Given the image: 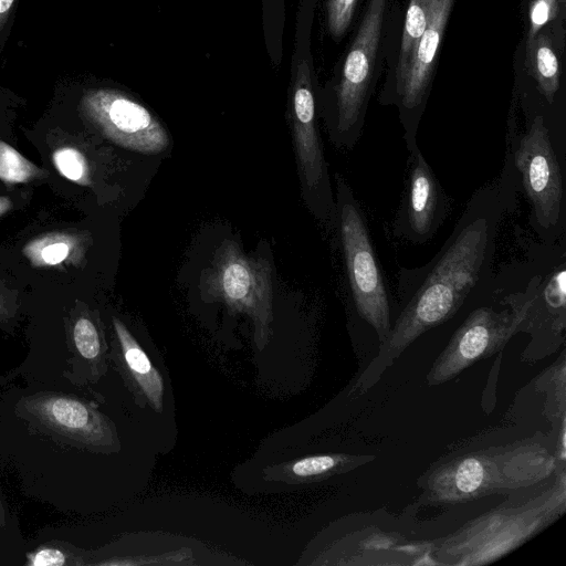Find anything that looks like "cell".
<instances>
[{"instance_id": "8", "label": "cell", "mask_w": 566, "mask_h": 566, "mask_svg": "<svg viewBox=\"0 0 566 566\" xmlns=\"http://www.w3.org/2000/svg\"><path fill=\"white\" fill-rule=\"evenodd\" d=\"M83 116L116 145L142 154H158L169 144L159 120L142 104L119 91L97 88L81 99Z\"/></svg>"}, {"instance_id": "23", "label": "cell", "mask_w": 566, "mask_h": 566, "mask_svg": "<svg viewBox=\"0 0 566 566\" xmlns=\"http://www.w3.org/2000/svg\"><path fill=\"white\" fill-rule=\"evenodd\" d=\"M563 1L564 0H535L531 3L526 44L536 36L548 21L556 17L559 3Z\"/></svg>"}, {"instance_id": "10", "label": "cell", "mask_w": 566, "mask_h": 566, "mask_svg": "<svg viewBox=\"0 0 566 566\" xmlns=\"http://www.w3.org/2000/svg\"><path fill=\"white\" fill-rule=\"evenodd\" d=\"M293 136L298 167L306 190L315 195L322 217L336 212L329 186L327 165L318 136L315 98L311 74L305 61L298 63L292 95Z\"/></svg>"}, {"instance_id": "4", "label": "cell", "mask_w": 566, "mask_h": 566, "mask_svg": "<svg viewBox=\"0 0 566 566\" xmlns=\"http://www.w3.org/2000/svg\"><path fill=\"white\" fill-rule=\"evenodd\" d=\"M504 166L530 203V224L544 243L565 237V146L543 115L533 116L524 132L506 142Z\"/></svg>"}, {"instance_id": "27", "label": "cell", "mask_w": 566, "mask_h": 566, "mask_svg": "<svg viewBox=\"0 0 566 566\" xmlns=\"http://www.w3.org/2000/svg\"><path fill=\"white\" fill-rule=\"evenodd\" d=\"M6 523V510L3 506V501L0 493V525H4Z\"/></svg>"}, {"instance_id": "26", "label": "cell", "mask_w": 566, "mask_h": 566, "mask_svg": "<svg viewBox=\"0 0 566 566\" xmlns=\"http://www.w3.org/2000/svg\"><path fill=\"white\" fill-rule=\"evenodd\" d=\"M12 200L7 196H0V217L12 209Z\"/></svg>"}, {"instance_id": "24", "label": "cell", "mask_w": 566, "mask_h": 566, "mask_svg": "<svg viewBox=\"0 0 566 566\" xmlns=\"http://www.w3.org/2000/svg\"><path fill=\"white\" fill-rule=\"evenodd\" d=\"M17 296L0 282V326L6 327L17 312Z\"/></svg>"}, {"instance_id": "12", "label": "cell", "mask_w": 566, "mask_h": 566, "mask_svg": "<svg viewBox=\"0 0 566 566\" xmlns=\"http://www.w3.org/2000/svg\"><path fill=\"white\" fill-rule=\"evenodd\" d=\"M452 4L453 0H430L427 24L410 57L402 91L397 99L407 151L418 145L416 136L420 109Z\"/></svg>"}, {"instance_id": "9", "label": "cell", "mask_w": 566, "mask_h": 566, "mask_svg": "<svg viewBox=\"0 0 566 566\" xmlns=\"http://www.w3.org/2000/svg\"><path fill=\"white\" fill-rule=\"evenodd\" d=\"M451 201L418 145L408 151L401 199L392 221L399 240L424 244L444 223Z\"/></svg>"}, {"instance_id": "2", "label": "cell", "mask_w": 566, "mask_h": 566, "mask_svg": "<svg viewBox=\"0 0 566 566\" xmlns=\"http://www.w3.org/2000/svg\"><path fill=\"white\" fill-rule=\"evenodd\" d=\"M556 459L539 443L520 442L473 451L429 470L418 482L419 502L467 503L533 486L556 471Z\"/></svg>"}, {"instance_id": "25", "label": "cell", "mask_w": 566, "mask_h": 566, "mask_svg": "<svg viewBox=\"0 0 566 566\" xmlns=\"http://www.w3.org/2000/svg\"><path fill=\"white\" fill-rule=\"evenodd\" d=\"M15 0H0V32L2 31Z\"/></svg>"}, {"instance_id": "19", "label": "cell", "mask_w": 566, "mask_h": 566, "mask_svg": "<svg viewBox=\"0 0 566 566\" xmlns=\"http://www.w3.org/2000/svg\"><path fill=\"white\" fill-rule=\"evenodd\" d=\"M48 177V171L0 140V179L7 185L24 184Z\"/></svg>"}, {"instance_id": "14", "label": "cell", "mask_w": 566, "mask_h": 566, "mask_svg": "<svg viewBox=\"0 0 566 566\" xmlns=\"http://www.w3.org/2000/svg\"><path fill=\"white\" fill-rule=\"evenodd\" d=\"M374 459L367 454H315L268 467L264 476L287 484L312 483L354 470Z\"/></svg>"}, {"instance_id": "18", "label": "cell", "mask_w": 566, "mask_h": 566, "mask_svg": "<svg viewBox=\"0 0 566 566\" xmlns=\"http://www.w3.org/2000/svg\"><path fill=\"white\" fill-rule=\"evenodd\" d=\"M72 340L82 363L92 370L94 378L105 373V344L95 323L87 316H78L72 325Z\"/></svg>"}, {"instance_id": "5", "label": "cell", "mask_w": 566, "mask_h": 566, "mask_svg": "<svg viewBox=\"0 0 566 566\" xmlns=\"http://www.w3.org/2000/svg\"><path fill=\"white\" fill-rule=\"evenodd\" d=\"M336 226L354 313L376 334L379 345L391 325V297L378 262L365 213L346 180L337 175Z\"/></svg>"}, {"instance_id": "21", "label": "cell", "mask_w": 566, "mask_h": 566, "mask_svg": "<svg viewBox=\"0 0 566 566\" xmlns=\"http://www.w3.org/2000/svg\"><path fill=\"white\" fill-rule=\"evenodd\" d=\"M29 566H64L84 564L62 546L45 545L27 555Z\"/></svg>"}, {"instance_id": "1", "label": "cell", "mask_w": 566, "mask_h": 566, "mask_svg": "<svg viewBox=\"0 0 566 566\" xmlns=\"http://www.w3.org/2000/svg\"><path fill=\"white\" fill-rule=\"evenodd\" d=\"M516 182L503 167L500 177L476 189L438 253L424 265L400 268L399 311L379 353L358 380L373 385L386 367L426 332L452 319L491 287L496 234L514 209Z\"/></svg>"}, {"instance_id": "22", "label": "cell", "mask_w": 566, "mask_h": 566, "mask_svg": "<svg viewBox=\"0 0 566 566\" xmlns=\"http://www.w3.org/2000/svg\"><path fill=\"white\" fill-rule=\"evenodd\" d=\"M356 0H328L327 23L332 35L342 36L352 21Z\"/></svg>"}, {"instance_id": "16", "label": "cell", "mask_w": 566, "mask_h": 566, "mask_svg": "<svg viewBox=\"0 0 566 566\" xmlns=\"http://www.w3.org/2000/svg\"><path fill=\"white\" fill-rule=\"evenodd\" d=\"M526 61L538 90L548 104H553L560 84V67L552 40L546 31L541 30L526 44Z\"/></svg>"}, {"instance_id": "20", "label": "cell", "mask_w": 566, "mask_h": 566, "mask_svg": "<svg viewBox=\"0 0 566 566\" xmlns=\"http://www.w3.org/2000/svg\"><path fill=\"white\" fill-rule=\"evenodd\" d=\"M54 167L60 175L78 185L91 184L90 169L83 154L74 147L63 146L52 155Z\"/></svg>"}, {"instance_id": "13", "label": "cell", "mask_w": 566, "mask_h": 566, "mask_svg": "<svg viewBox=\"0 0 566 566\" xmlns=\"http://www.w3.org/2000/svg\"><path fill=\"white\" fill-rule=\"evenodd\" d=\"M113 326L117 339V355L114 360L127 387L140 407L149 406L161 412L165 392L161 374L120 319L114 317Z\"/></svg>"}, {"instance_id": "3", "label": "cell", "mask_w": 566, "mask_h": 566, "mask_svg": "<svg viewBox=\"0 0 566 566\" xmlns=\"http://www.w3.org/2000/svg\"><path fill=\"white\" fill-rule=\"evenodd\" d=\"M556 472V471H555ZM566 509L565 470L545 489L475 517L433 549L448 565L475 566L497 560L537 535Z\"/></svg>"}, {"instance_id": "15", "label": "cell", "mask_w": 566, "mask_h": 566, "mask_svg": "<svg viewBox=\"0 0 566 566\" xmlns=\"http://www.w3.org/2000/svg\"><path fill=\"white\" fill-rule=\"evenodd\" d=\"M88 247V234L71 231H53L29 241L23 255L36 268L78 265Z\"/></svg>"}, {"instance_id": "11", "label": "cell", "mask_w": 566, "mask_h": 566, "mask_svg": "<svg viewBox=\"0 0 566 566\" xmlns=\"http://www.w3.org/2000/svg\"><path fill=\"white\" fill-rule=\"evenodd\" d=\"M24 409L48 430L99 450H117L112 421L86 402L64 395L41 394L27 399Z\"/></svg>"}, {"instance_id": "6", "label": "cell", "mask_w": 566, "mask_h": 566, "mask_svg": "<svg viewBox=\"0 0 566 566\" xmlns=\"http://www.w3.org/2000/svg\"><path fill=\"white\" fill-rule=\"evenodd\" d=\"M271 266L263 259L248 256L233 240H224L203 273L210 300L223 303L234 314L252 321L254 343L262 350L272 336L273 289Z\"/></svg>"}, {"instance_id": "7", "label": "cell", "mask_w": 566, "mask_h": 566, "mask_svg": "<svg viewBox=\"0 0 566 566\" xmlns=\"http://www.w3.org/2000/svg\"><path fill=\"white\" fill-rule=\"evenodd\" d=\"M388 0H368L364 18L344 62L331 126L334 144L352 149L361 135Z\"/></svg>"}, {"instance_id": "17", "label": "cell", "mask_w": 566, "mask_h": 566, "mask_svg": "<svg viewBox=\"0 0 566 566\" xmlns=\"http://www.w3.org/2000/svg\"><path fill=\"white\" fill-rule=\"evenodd\" d=\"M430 0H410L406 13L401 44L396 69V95L401 94L410 57L424 31Z\"/></svg>"}]
</instances>
